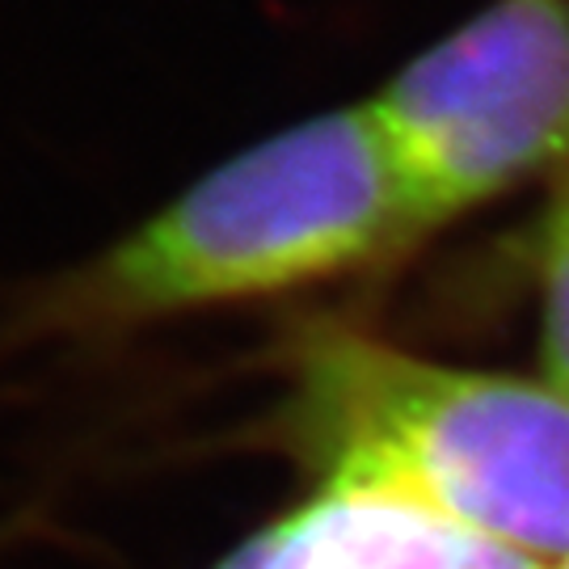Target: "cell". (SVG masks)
<instances>
[{
	"instance_id": "5",
	"label": "cell",
	"mask_w": 569,
	"mask_h": 569,
	"mask_svg": "<svg viewBox=\"0 0 569 569\" xmlns=\"http://www.w3.org/2000/svg\"><path fill=\"white\" fill-rule=\"evenodd\" d=\"M536 291H540V380L569 397V169L536 232Z\"/></svg>"
},
{
	"instance_id": "6",
	"label": "cell",
	"mask_w": 569,
	"mask_h": 569,
	"mask_svg": "<svg viewBox=\"0 0 569 569\" xmlns=\"http://www.w3.org/2000/svg\"><path fill=\"white\" fill-rule=\"evenodd\" d=\"M540 569H569V552H561L557 561H549V566H540Z\"/></svg>"
},
{
	"instance_id": "1",
	"label": "cell",
	"mask_w": 569,
	"mask_h": 569,
	"mask_svg": "<svg viewBox=\"0 0 569 569\" xmlns=\"http://www.w3.org/2000/svg\"><path fill=\"white\" fill-rule=\"evenodd\" d=\"M418 241L367 102L312 114L207 169L68 266L18 326L106 338L329 283Z\"/></svg>"
},
{
	"instance_id": "4",
	"label": "cell",
	"mask_w": 569,
	"mask_h": 569,
	"mask_svg": "<svg viewBox=\"0 0 569 569\" xmlns=\"http://www.w3.org/2000/svg\"><path fill=\"white\" fill-rule=\"evenodd\" d=\"M477 536L380 493L312 486L211 569H465Z\"/></svg>"
},
{
	"instance_id": "3",
	"label": "cell",
	"mask_w": 569,
	"mask_h": 569,
	"mask_svg": "<svg viewBox=\"0 0 569 569\" xmlns=\"http://www.w3.org/2000/svg\"><path fill=\"white\" fill-rule=\"evenodd\" d=\"M367 110L418 237L569 169V0H493L418 51Z\"/></svg>"
},
{
	"instance_id": "2",
	"label": "cell",
	"mask_w": 569,
	"mask_h": 569,
	"mask_svg": "<svg viewBox=\"0 0 569 569\" xmlns=\"http://www.w3.org/2000/svg\"><path fill=\"white\" fill-rule=\"evenodd\" d=\"M279 427L312 486L380 493L540 566L569 552V397L350 326L287 350Z\"/></svg>"
}]
</instances>
